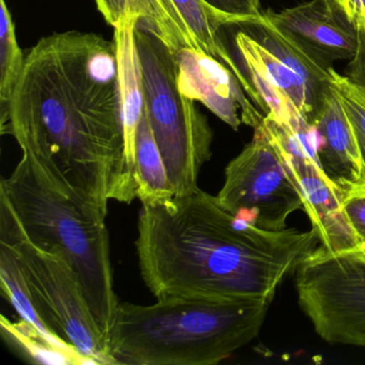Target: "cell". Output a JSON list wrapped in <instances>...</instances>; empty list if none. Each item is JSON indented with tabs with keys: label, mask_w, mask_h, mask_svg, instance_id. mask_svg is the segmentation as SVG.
Masks as SVG:
<instances>
[{
	"label": "cell",
	"mask_w": 365,
	"mask_h": 365,
	"mask_svg": "<svg viewBox=\"0 0 365 365\" xmlns=\"http://www.w3.org/2000/svg\"><path fill=\"white\" fill-rule=\"evenodd\" d=\"M170 3L198 48L224 63L234 73L243 91L253 102L254 91L251 84L220 36L222 27L241 26V21L211 7L205 0H170Z\"/></svg>",
	"instance_id": "15"
},
{
	"label": "cell",
	"mask_w": 365,
	"mask_h": 365,
	"mask_svg": "<svg viewBox=\"0 0 365 365\" xmlns=\"http://www.w3.org/2000/svg\"><path fill=\"white\" fill-rule=\"evenodd\" d=\"M343 209L354 232L365 245V195L345 200Z\"/></svg>",
	"instance_id": "24"
},
{
	"label": "cell",
	"mask_w": 365,
	"mask_h": 365,
	"mask_svg": "<svg viewBox=\"0 0 365 365\" xmlns=\"http://www.w3.org/2000/svg\"><path fill=\"white\" fill-rule=\"evenodd\" d=\"M267 20L299 48L327 67L351 61L358 54V31L322 0H311L281 12L268 10Z\"/></svg>",
	"instance_id": "12"
},
{
	"label": "cell",
	"mask_w": 365,
	"mask_h": 365,
	"mask_svg": "<svg viewBox=\"0 0 365 365\" xmlns=\"http://www.w3.org/2000/svg\"><path fill=\"white\" fill-rule=\"evenodd\" d=\"M262 125L300 192L303 210L322 247L336 253L365 245L344 212L343 193L320 164L315 128L303 117L289 125L264 117Z\"/></svg>",
	"instance_id": "8"
},
{
	"label": "cell",
	"mask_w": 365,
	"mask_h": 365,
	"mask_svg": "<svg viewBox=\"0 0 365 365\" xmlns=\"http://www.w3.org/2000/svg\"><path fill=\"white\" fill-rule=\"evenodd\" d=\"M96 5L113 29L133 16L157 33L173 52L183 46L200 50L170 0H96Z\"/></svg>",
	"instance_id": "16"
},
{
	"label": "cell",
	"mask_w": 365,
	"mask_h": 365,
	"mask_svg": "<svg viewBox=\"0 0 365 365\" xmlns=\"http://www.w3.org/2000/svg\"><path fill=\"white\" fill-rule=\"evenodd\" d=\"M217 198L237 219L273 232L286 230L289 215L303 209L300 192L262 125L254 129L251 142L226 166Z\"/></svg>",
	"instance_id": "9"
},
{
	"label": "cell",
	"mask_w": 365,
	"mask_h": 365,
	"mask_svg": "<svg viewBox=\"0 0 365 365\" xmlns=\"http://www.w3.org/2000/svg\"><path fill=\"white\" fill-rule=\"evenodd\" d=\"M0 326L1 335L8 345L29 362L52 365L93 364L76 348L57 345L22 318L19 322H11L1 315Z\"/></svg>",
	"instance_id": "18"
},
{
	"label": "cell",
	"mask_w": 365,
	"mask_h": 365,
	"mask_svg": "<svg viewBox=\"0 0 365 365\" xmlns=\"http://www.w3.org/2000/svg\"><path fill=\"white\" fill-rule=\"evenodd\" d=\"M157 300L119 302L108 336L112 364H217L258 336L273 298Z\"/></svg>",
	"instance_id": "3"
},
{
	"label": "cell",
	"mask_w": 365,
	"mask_h": 365,
	"mask_svg": "<svg viewBox=\"0 0 365 365\" xmlns=\"http://www.w3.org/2000/svg\"><path fill=\"white\" fill-rule=\"evenodd\" d=\"M298 302L327 343L365 348V245L327 251L320 245L294 272Z\"/></svg>",
	"instance_id": "7"
},
{
	"label": "cell",
	"mask_w": 365,
	"mask_h": 365,
	"mask_svg": "<svg viewBox=\"0 0 365 365\" xmlns=\"http://www.w3.org/2000/svg\"><path fill=\"white\" fill-rule=\"evenodd\" d=\"M135 37L145 112L175 195H183L198 187L200 170L212 155L213 132L195 101L179 88L178 66L172 48L140 21Z\"/></svg>",
	"instance_id": "5"
},
{
	"label": "cell",
	"mask_w": 365,
	"mask_h": 365,
	"mask_svg": "<svg viewBox=\"0 0 365 365\" xmlns=\"http://www.w3.org/2000/svg\"><path fill=\"white\" fill-rule=\"evenodd\" d=\"M313 230H262L237 219L196 187L143 205L136 253L147 287L159 298H274L282 282L317 245Z\"/></svg>",
	"instance_id": "2"
},
{
	"label": "cell",
	"mask_w": 365,
	"mask_h": 365,
	"mask_svg": "<svg viewBox=\"0 0 365 365\" xmlns=\"http://www.w3.org/2000/svg\"><path fill=\"white\" fill-rule=\"evenodd\" d=\"M138 23V18L130 16L114 29L125 155L128 165L133 174L136 133L145 108L142 65L135 37Z\"/></svg>",
	"instance_id": "14"
},
{
	"label": "cell",
	"mask_w": 365,
	"mask_h": 365,
	"mask_svg": "<svg viewBox=\"0 0 365 365\" xmlns=\"http://www.w3.org/2000/svg\"><path fill=\"white\" fill-rule=\"evenodd\" d=\"M318 136V158L345 200L360 194L363 165L351 120L339 96L329 86L312 119Z\"/></svg>",
	"instance_id": "13"
},
{
	"label": "cell",
	"mask_w": 365,
	"mask_h": 365,
	"mask_svg": "<svg viewBox=\"0 0 365 365\" xmlns=\"http://www.w3.org/2000/svg\"><path fill=\"white\" fill-rule=\"evenodd\" d=\"M0 243L11 247L22 268L36 309L51 332L73 346L93 364H112L106 341L69 262L34 245L0 193Z\"/></svg>",
	"instance_id": "6"
},
{
	"label": "cell",
	"mask_w": 365,
	"mask_h": 365,
	"mask_svg": "<svg viewBox=\"0 0 365 365\" xmlns=\"http://www.w3.org/2000/svg\"><path fill=\"white\" fill-rule=\"evenodd\" d=\"M356 31L365 34V0H322Z\"/></svg>",
	"instance_id": "23"
},
{
	"label": "cell",
	"mask_w": 365,
	"mask_h": 365,
	"mask_svg": "<svg viewBox=\"0 0 365 365\" xmlns=\"http://www.w3.org/2000/svg\"><path fill=\"white\" fill-rule=\"evenodd\" d=\"M0 282H1V290L8 299L12 307L16 309L19 315L25 322H29L35 327L38 331L57 345L63 347L74 348L73 346L63 341L51 332L50 329L44 324L40 317L31 290L27 285L26 279L23 274L22 268L19 264L16 254L11 247L0 243ZM78 350V349H76Z\"/></svg>",
	"instance_id": "19"
},
{
	"label": "cell",
	"mask_w": 365,
	"mask_h": 365,
	"mask_svg": "<svg viewBox=\"0 0 365 365\" xmlns=\"http://www.w3.org/2000/svg\"><path fill=\"white\" fill-rule=\"evenodd\" d=\"M235 48L253 88L254 104L267 118L288 125L304 117L311 123L322 98L287 61L245 31L235 36Z\"/></svg>",
	"instance_id": "10"
},
{
	"label": "cell",
	"mask_w": 365,
	"mask_h": 365,
	"mask_svg": "<svg viewBox=\"0 0 365 365\" xmlns=\"http://www.w3.org/2000/svg\"><path fill=\"white\" fill-rule=\"evenodd\" d=\"M16 25L6 0H0V113L5 114L25 67Z\"/></svg>",
	"instance_id": "20"
},
{
	"label": "cell",
	"mask_w": 365,
	"mask_h": 365,
	"mask_svg": "<svg viewBox=\"0 0 365 365\" xmlns=\"http://www.w3.org/2000/svg\"><path fill=\"white\" fill-rule=\"evenodd\" d=\"M134 174L136 197L142 205L155 204L175 196L145 108L136 133Z\"/></svg>",
	"instance_id": "17"
},
{
	"label": "cell",
	"mask_w": 365,
	"mask_h": 365,
	"mask_svg": "<svg viewBox=\"0 0 365 365\" xmlns=\"http://www.w3.org/2000/svg\"><path fill=\"white\" fill-rule=\"evenodd\" d=\"M330 86L345 106L356 132L362 158L363 176L359 196L365 195V87L358 84L349 76H341L331 69Z\"/></svg>",
	"instance_id": "21"
},
{
	"label": "cell",
	"mask_w": 365,
	"mask_h": 365,
	"mask_svg": "<svg viewBox=\"0 0 365 365\" xmlns=\"http://www.w3.org/2000/svg\"><path fill=\"white\" fill-rule=\"evenodd\" d=\"M211 7L228 16L239 19L241 26L260 24L264 21V12L260 0H205Z\"/></svg>",
	"instance_id": "22"
},
{
	"label": "cell",
	"mask_w": 365,
	"mask_h": 365,
	"mask_svg": "<svg viewBox=\"0 0 365 365\" xmlns=\"http://www.w3.org/2000/svg\"><path fill=\"white\" fill-rule=\"evenodd\" d=\"M0 193L7 197L27 238L69 262L108 350L119 301L106 213L76 204L53 189L24 155L11 175L1 179Z\"/></svg>",
	"instance_id": "4"
},
{
	"label": "cell",
	"mask_w": 365,
	"mask_h": 365,
	"mask_svg": "<svg viewBox=\"0 0 365 365\" xmlns=\"http://www.w3.org/2000/svg\"><path fill=\"white\" fill-rule=\"evenodd\" d=\"M175 56L179 88L183 95L204 104L235 131L241 123L253 129L262 125L266 116L224 63L204 51L187 46L177 51Z\"/></svg>",
	"instance_id": "11"
},
{
	"label": "cell",
	"mask_w": 365,
	"mask_h": 365,
	"mask_svg": "<svg viewBox=\"0 0 365 365\" xmlns=\"http://www.w3.org/2000/svg\"><path fill=\"white\" fill-rule=\"evenodd\" d=\"M1 133L16 138L42 179L76 204L108 213L136 197L128 165L114 40L72 31L27 52Z\"/></svg>",
	"instance_id": "1"
}]
</instances>
